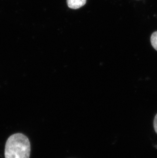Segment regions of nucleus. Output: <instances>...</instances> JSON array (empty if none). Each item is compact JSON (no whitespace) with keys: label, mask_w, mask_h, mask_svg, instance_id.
I'll list each match as a JSON object with an SVG mask.
<instances>
[{"label":"nucleus","mask_w":157,"mask_h":158,"mask_svg":"<svg viewBox=\"0 0 157 158\" xmlns=\"http://www.w3.org/2000/svg\"><path fill=\"white\" fill-rule=\"evenodd\" d=\"M151 42L153 48L157 51V31L154 32L151 37Z\"/></svg>","instance_id":"7ed1b4c3"},{"label":"nucleus","mask_w":157,"mask_h":158,"mask_svg":"<svg viewBox=\"0 0 157 158\" xmlns=\"http://www.w3.org/2000/svg\"><path fill=\"white\" fill-rule=\"evenodd\" d=\"M87 0H67L68 7L73 9H77L84 6Z\"/></svg>","instance_id":"f03ea898"},{"label":"nucleus","mask_w":157,"mask_h":158,"mask_svg":"<svg viewBox=\"0 0 157 158\" xmlns=\"http://www.w3.org/2000/svg\"><path fill=\"white\" fill-rule=\"evenodd\" d=\"M154 128L155 131L157 134V114L155 117L154 120Z\"/></svg>","instance_id":"20e7f679"},{"label":"nucleus","mask_w":157,"mask_h":158,"mask_svg":"<svg viewBox=\"0 0 157 158\" xmlns=\"http://www.w3.org/2000/svg\"><path fill=\"white\" fill-rule=\"evenodd\" d=\"M31 145L28 138L22 133L12 135L6 141L5 158H30Z\"/></svg>","instance_id":"f257e3e1"}]
</instances>
